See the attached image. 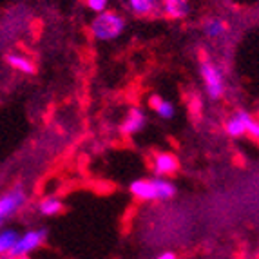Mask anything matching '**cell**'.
Instances as JSON below:
<instances>
[{
  "instance_id": "1",
  "label": "cell",
  "mask_w": 259,
  "mask_h": 259,
  "mask_svg": "<svg viewBox=\"0 0 259 259\" xmlns=\"http://www.w3.org/2000/svg\"><path fill=\"white\" fill-rule=\"evenodd\" d=\"M125 27V20L118 13H111V11H104L98 13V17L93 20L91 31L95 38L98 40H114L123 33Z\"/></svg>"
},
{
  "instance_id": "2",
  "label": "cell",
  "mask_w": 259,
  "mask_h": 259,
  "mask_svg": "<svg viewBox=\"0 0 259 259\" xmlns=\"http://www.w3.org/2000/svg\"><path fill=\"white\" fill-rule=\"evenodd\" d=\"M48 232L46 230H29L22 238H18L17 245L11 248L6 255H2V259H24L29 252H33L36 246H40L46 239Z\"/></svg>"
},
{
  "instance_id": "3",
  "label": "cell",
  "mask_w": 259,
  "mask_h": 259,
  "mask_svg": "<svg viewBox=\"0 0 259 259\" xmlns=\"http://www.w3.org/2000/svg\"><path fill=\"white\" fill-rule=\"evenodd\" d=\"M201 78H203L205 85H207L208 95L214 100L221 98L225 91V83H223V76H221V71L218 69L216 65L210 64V62H203L201 64Z\"/></svg>"
},
{
  "instance_id": "4",
  "label": "cell",
  "mask_w": 259,
  "mask_h": 259,
  "mask_svg": "<svg viewBox=\"0 0 259 259\" xmlns=\"http://www.w3.org/2000/svg\"><path fill=\"white\" fill-rule=\"evenodd\" d=\"M26 203V194L22 189L9 190L8 194L2 196L0 199V221H6L9 216H13L15 212Z\"/></svg>"
},
{
  "instance_id": "5",
  "label": "cell",
  "mask_w": 259,
  "mask_h": 259,
  "mask_svg": "<svg viewBox=\"0 0 259 259\" xmlns=\"http://www.w3.org/2000/svg\"><path fill=\"white\" fill-rule=\"evenodd\" d=\"M131 192L134 198L142 199V201H152V199H160L158 196V185L154 180H136L131 183Z\"/></svg>"
},
{
  "instance_id": "6",
  "label": "cell",
  "mask_w": 259,
  "mask_h": 259,
  "mask_svg": "<svg viewBox=\"0 0 259 259\" xmlns=\"http://www.w3.org/2000/svg\"><path fill=\"white\" fill-rule=\"evenodd\" d=\"M178 170V160L176 156L170 152H161L154 158V174L165 176V174H172Z\"/></svg>"
},
{
  "instance_id": "7",
  "label": "cell",
  "mask_w": 259,
  "mask_h": 259,
  "mask_svg": "<svg viewBox=\"0 0 259 259\" xmlns=\"http://www.w3.org/2000/svg\"><path fill=\"white\" fill-rule=\"evenodd\" d=\"M145 125V114L140 109H131L129 116L125 118V121L121 123V133L123 134H134L142 131V127Z\"/></svg>"
},
{
  "instance_id": "8",
  "label": "cell",
  "mask_w": 259,
  "mask_h": 259,
  "mask_svg": "<svg viewBox=\"0 0 259 259\" xmlns=\"http://www.w3.org/2000/svg\"><path fill=\"white\" fill-rule=\"evenodd\" d=\"M149 105H151V107L154 109L161 118H165V120H168V118L174 116V105L170 104V102H167V100H163L161 96L152 95L151 100H149Z\"/></svg>"
},
{
  "instance_id": "9",
  "label": "cell",
  "mask_w": 259,
  "mask_h": 259,
  "mask_svg": "<svg viewBox=\"0 0 259 259\" xmlns=\"http://www.w3.org/2000/svg\"><path fill=\"white\" fill-rule=\"evenodd\" d=\"M6 60H8V64L11 65L13 69L20 71V73H26V74H33V73H35V65H33V62H31L27 56L8 55V56H6Z\"/></svg>"
},
{
  "instance_id": "10",
  "label": "cell",
  "mask_w": 259,
  "mask_h": 259,
  "mask_svg": "<svg viewBox=\"0 0 259 259\" xmlns=\"http://www.w3.org/2000/svg\"><path fill=\"white\" fill-rule=\"evenodd\" d=\"M165 13L172 18H183L189 13V4L187 0H163Z\"/></svg>"
},
{
  "instance_id": "11",
  "label": "cell",
  "mask_w": 259,
  "mask_h": 259,
  "mask_svg": "<svg viewBox=\"0 0 259 259\" xmlns=\"http://www.w3.org/2000/svg\"><path fill=\"white\" fill-rule=\"evenodd\" d=\"M203 31L205 35L210 36V38H220V36H223L227 33V24L223 20H220V18H210V20L205 22Z\"/></svg>"
},
{
  "instance_id": "12",
  "label": "cell",
  "mask_w": 259,
  "mask_h": 259,
  "mask_svg": "<svg viewBox=\"0 0 259 259\" xmlns=\"http://www.w3.org/2000/svg\"><path fill=\"white\" fill-rule=\"evenodd\" d=\"M18 238H20V236L17 234V230H13V229L2 230V234H0V254L2 255L8 254V252L17 245Z\"/></svg>"
},
{
  "instance_id": "13",
  "label": "cell",
  "mask_w": 259,
  "mask_h": 259,
  "mask_svg": "<svg viewBox=\"0 0 259 259\" xmlns=\"http://www.w3.org/2000/svg\"><path fill=\"white\" fill-rule=\"evenodd\" d=\"M38 210L44 216H55V214H58L62 210V201L58 198H55V196L44 198L38 205Z\"/></svg>"
},
{
  "instance_id": "14",
  "label": "cell",
  "mask_w": 259,
  "mask_h": 259,
  "mask_svg": "<svg viewBox=\"0 0 259 259\" xmlns=\"http://www.w3.org/2000/svg\"><path fill=\"white\" fill-rule=\"evenodd\" d=\"M225 129L229 133V136H234V138H238V136H243L246 133V127H245V121L239 114H236L234 118H230L227 123H225Z\"/></svg>"
},
{
  "instance_id": "15",
  "label": "cell",
  "mask_w": 259,
  "mask_h": 259,
  "mask_svg": "<svg viewBox=\"0 0 259 259\" xmlns=\"http://www.w3.org/2000/svg\"><path fill=\"white\" fill-rule=\"evenodd\" d=\"M238 114L243 118V121H245L246 134H250L252 138H259V121L254 120V118H252L250 114H248V112H245V111H239Z\"/></svg>"
},
{
  "instance_id": "16",
  "label": "cell",
  "mask_w": 259,
  "mask_h": 259,
  "mask_svg": "<svg viewBox=\"0 0 259 259\" xmlns=\"http://www.w3.org/2000/svg\"><path fill=\"white\" fill-rule=\"evenodd\" d=\"M131 8H133L134 13L138 15H147L154 8V0H129Z\"/></svg>"
},
{
  "instance_id": "17",
  "label": "cell",
  "mask_w": 259,
  "mask_h": 259,
  "mask_svg": "<svg viewBox=\"0 0 259 259\" xmlns=\"http://www.w3.org/2000/svg\"><path fill=\"white\" fill-rule=\"evenodd\" d=\"M109 0H87V6L89 9H93L95 13H104L105 8H107Z\"/></svg>"
},
{
  "instance_id": "18",
  "label": "cell",
  "mask_w": 259,
  "mask_h": 259,
  "mask_svg": "<svg viewBox=\"0 0 259 259\" xmlns=\"http://www.w3.org/2000/svg\"><path fill=\"white\" fill-rule=\"evenodd\" d=\"M156 259H176V255L172 252H163V254H160Z\"/></svg>"
},
{
  "instance_id": "19",
  "label": "cell",
  "mask_w": 259,
  "mask_h": 259,
  "mask_svg": "<svg viewBox=\"0 0 259 259\" xmlns=\"http://www.w3.org/2000/svg\"><path fill=\"white\" fill-rule=\"evenodd\" d=\"M24 259H26V257H24Z\"/></svg>"
}]
</instances>
